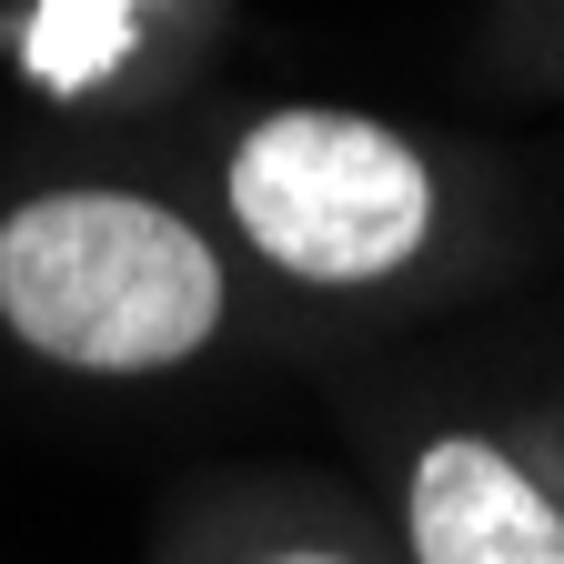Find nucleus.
Segmentation results:
<instances>
[{
    "mask_svg": "<svg viewBox=\"0 0 564 564\" xmlns=\"http://www.w3.org/2000/svg\"><path fill=\"white\" fill-rule=\"evenodd\" d=\"M172 564H403L343 494H223L202 524H182Z\"/></svg>",
    "mask_w": 564,
    "mask_h": 564,
    "instance_id": "20e7f679",
    "label": "nucleus"
},
{
    "mask_svg": "<svg viewBox=\"0 0 564 564\" xmlns=\"http://www.w3.org/2000/svg\"><path fill=\"white\" fill-rule=\"evenodd\" d=\"M242 272L212 212L152 182H41L0 202V343L70 383H172L232 343Z\"/></svg>",
    "mask_w": 564,
    "mask_h": 564,
    "instance_id": "f257e3e1",
    "label": "nucleus"
},
{
    "mask_svg": "<svg viewBox=\"0 0 564 564\" xmlns=\"http://www.w3.org/2000/svg\"><path fill=\"white\" fill-rule=\"evenodd\" d=\"M223 242L323 303H373L434 272L454 242V172L413 121L352 101H262L212 141Z\"/></svg>",
    "mask_w": 564,
    "mask_h": 564,
    "instance_id": "f03ea898",
    "label": "nucleus"
},
{
    "mask_svg": "<svg viewBox=\"0 0 564 564\" xmlns=\"http://www.w3.org/2000/svg\"><path fill=\"white\" fill-rule=\"evenodd\" d=\"M403 564H564V423L454 413L393 454Z\"/></svg>",
    "mask_w": 564,
    "mask_h": 564,
    "instance_id": "7ed1b4c3",
    "label": "nucleus"
}]
</instances>
